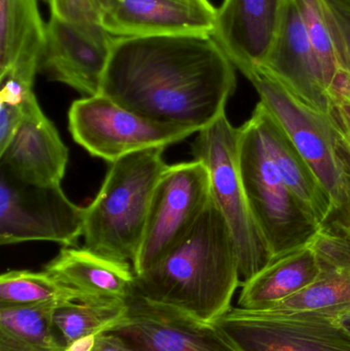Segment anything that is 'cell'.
<instances>
[{"instance_id": "5b68a950", "label": "cell", "mask_w": 350, "mask_h": 351, "mask_svg": "<svg viewBox=\"0 0 350 351\" xmlns=\"http://www.w3.org/2000/svg\"><path fill=\"white\" fill-rule=\"evenodd\" d=\"M238 149L249 204L273 257L310 245L322 225L284 181L251 119L238 128Z\"/></svg>"}, {"instance_id": "4316f807", "label": "cell", "mask_w": 350, "mask_h": 351, "mask_svg": "<svg viewBox=\"0 0 350 351\" xmlns=\"http://www.w3.org/2000/svg\"><path fill=\"white\" fill-rule=\"evenodd\" d=\"M321 271L350 274V230L334 224H324L310 243Z\"/></svg>"}, {"instance_id": "1f68e13d", "label": "cell", "mask_w": 350, "mask_h": 351, "mask_svg": "<svg viewBox=\"0 0 350 351\" xmlns=\"http://www.w3.org/2000/svg\"><path fill=\"white\" fill-rule=\"evenodd\" d=\"M338 322L347 330V331L350 332V309L347 313L341 315L340 317H338Z\"/></svg>"}, {"instance_id": "ba28073f", "label": "cell", "mask_w": 350, "mask_h": 351, "mask_svg": "<svg viewBox=\"0 0 350 351\" xmlns=\"http://www.w3.org/2000/svg\"><path fill=\"white\" fill-rule=\"evenodd\" d=\"M68 121L74 141L110 164L134 152L168 147L195 134L144 119L102 94L73 102Z\"/></svg>"}, {"instance_id": "9a60e30c", "label": "cell", "mask_w": 350, "mask_h": 351, "mask_svg": "<svg viewBox=\"0 0 350 351\" xmlns=\"http://www.w3.org/2000/svg\"><path fill=\"white\" fill-rule=\"evenodd\" d=\"M0 172L14 181L37 187L61 186L68 148L35 99L24 121L0 152Z\"/></svg>"}, {"instance_id": "e575fe53", "label": "cell", "mask_w": 350, "mask_h": 351, "mask_svg": "<svg viewBox=\"0 0 350 351\" xmlns=\"http://www.w3.org/2000/svg\"><path fill=\"white\" fill-rule=\"evenodd\" d=\"M347 1H349V2H350V0H347Z\"/></svg>"}, {"instance_id": "7c38bea8", "label": "cell", "mask_w": 350, "mask_h": 351, "mask_svg": "<svg viewBox=\"0 0 350 351\" xmlns=\"http://www.w3.org/2000/svg\"><path fill=\"white\" fill-rule=\"evenodd\" d=\"M114 37L102 25L84 26L51 14L39 72L86 97L96 96Z\"/></svg>"}, {"instance_id": "d6986e66", "label": "cell", "mask_w": 350, "mask_h": 351, "mask_svg": "<svg viewBox=\"0 0 350 351\" xmlns=\"http://www.w3.org/2000/svg\"><path fill=\"white\" fill-rule=\"evenodd\" d=\"M251 119L258 128L271 160L290 189L321 225L328 222L333 215L332 199L281 123L261 102L255 107Z\"/></svg>"}, {"instance_id": "7a4b0ae2", "label": "cell", "mask_w": 350, "mask_h": 351, "mask_svg": "<svg viewBox=\"0 0 350 351\" xmlns=\"http://www.w3.org/2000/svg\"><path fill=\"white\" fill-rule=\"evenodd\" d=\"M240 286L232 230L212 196L189 234L149 269L136 276V292L214 323L232 307Z\"/></svg>"}, {"instance_id": "9c48e42d", "label": "cell", "mask_w": 350, "mask_h": 351, "mask_svg": "<svg viewBox=\"0 0 350 351\" xmlns=\"http://www.w3.org/2000/svg\"><path fill=\"white\" fill-rule=\"evenodd\" d=\"M86 208L62 190L14 181L0 172V243L51 241L74 247L84 233Z\"/></svg>"}, {"instance_id": "8992f818", "label": "cell", "mask_w": 350, "mask_h": 351, "mask_svg": "<svg viewBox=\"0 0 350 351\" xmlns=\"http://www.w3.org/2000/svg\"><path fill=\"white\" fill-rule=\"evenodd\" d=\"M238 128L226 113L197 133L192 144L195 160L207 167L212 196L223 214L236 245L240 287L256 276L273 254L253 216L238 167Z\"/></svg>"}, {"instance_id": "cb8c5ba5", "label": "cell", "mask_w": 350, "mask_h": 351, "mask_svg": "<svg viewBox=\"0 0 350 351\" xmlns=\"http://www.w3.org/2000/svg\"><path fill=\"white\" fill-rule=\"evenodd\" d=\"M127 301H70L60 303L53 313V326L65 350L76 340L105 333L127 313Z\"/></svg>"}, {"instance_id": "7402d4cb", "label": "cell", "mask_w": 350, "mask_h": 351, "mask_svg": "<svg viewBox=\"0 0 350 351\" xmlns=\"http://www.w3.org/2000/svg\"><path fill=\"white\" fill-rule=\"evenodd\" d=\"M350 309V274L321 271L320 276L293 296L260 313L316 315L336 317Z\"/></svg>"}, {"instance_id": "ffe728a7", "label": "cell", "mask_w": 350, "mask_h": 351, "mask_svg": "<svg viewBox=\"0 0 350 351\" xmlns=\"http://www.w3.org/2000/svg\"><path fill=\"white\" fill-rule=\"evenodd\" d=\"M321 274L310 245L273 258L262 270L242 285L240 308L264 311L312 284Z\"/></svg>"}, {"instance_id": "52a82bcc", "label": "cell", "mask_w": 350, "mask_h": 351, "mask_svg": "<svg viewBox=\"0 0 350 351\" xmlns=\"http://www.w3.org/2000/svg\"><path fill=\"white\" fill-rule=\"evenodd\" d=\"M212 199L207 167L193 162L168 166L152 196L141 247L133 267L136 276L158 263L187 235Z\"/></svg>"}, {"instance_id": "4dcf8cb0", "label": "cell", "mask_w": 350, "mask_h": 351, "mask_svg": "<svg viewBox=\"0 0 350 351\" xmlns=\"http://www.w3.org/2000/svg\"><path fill=\"white\" fill-rule=\"evenodd\" d=\"M92 351H141L129 346L116 334L105 333L97 335L96 343Z\"/></svg>"}, {"instance_id": "6da1fadb", "label": "cell", "mask_w": 350, "mask_h": 351, "mask_svg": "<svg viewBox=\"0 0 350 351\" xmlns=\"http://www.w3.org/2000/svg\"><path fill=\"white\" fill-rule=\"evenodd\" d=\"M234 68L212 36L114 37L100 94L154 123L199 133L225 113Z\"/></svg>"}, {"instance_id": "603a6c76", "label": "cell", "mask_w": 350, "mask_h": 351, "mask_svg": "<svg viewBox=\"0 0 350 351\" xmlns=\"http://www.w3.org/2000/svg\"><path fill=\"white\" fill-rule=\"evenodd\" d=\"M324 70L328 92L347 76L338 28L327 0H292Z\"/></svg>"}, {"instance_id": "5bb4252c", "label": "cell", "mask_w": 350, "mask_h": 351, "mask_svg": "<svg viewBox=\"0 0 350 351\" xmlns=\"http://www.w3.org/2000/svg\"><path fill=\"white\" fill-rule=\"evenodd\" d=\"M286 0H224L217 10L213 37L234 67L263 65L283 21Z\"/></svg>"}, {"instance_id": "f546056e", "label": "cell", "mask_w": 350, "mask_h": 351, "mask_svg": "<svg viewBox=\"0 0 350 351\" xmlns=\"http://www.w3.org/2000/svg\"><path fill=\"white\" fill-rule=\"evenodd\" d=\"M338 28L342 45L343 64L350 76V2L347 0H327Z\"/></svg>"}, {"instance_id": "e0dca14e", "label": "cell", "mask_w": 350, "mask_h": 351, "mask_svg": "<svg viewBox=\"0 0 350 351\" xmlns=\"http://www.w3.org/2000/svg\"><path fill=\"white\" fill-rule=\"evenodd\" d=\"M64 286L76 291L82 301H127L136 291V274L129 262L105 257L86 247H63L45 266Z\"/></svg>"}, {"instance_id": "277c9868", "label": "cell", "mask_w": 350, "mask_h": 351, "mask_svg": "<svg viewBox=\"0 0 350 351\" xmlns=\"http://www.w3.org/2000/svg\"><path fill=\"white\" fill-rule=\"evenodd\" d=\"M310 165L333 202V215L325 224L350 230V166L341 152L328 114L304 102L266 68L240 70Z\"/></svg>"}, {"instance_id": "30bf717a", "label": "cell", "mask_w": 350, "mask_h": 351, "mask_svg": "<svg viewBox=\"0 0 350 351\" xmlns=\"http://www.w3.org/2000/svg\"><path fill=\"white\" fill-rule=\"evenodd\" d=\"M214 324L242 351H350V332L336 317L232 306Z\"/></svg>"}, {"instance_id": "4fadbf2b", "label": "cell", "mask_w": 350, "mask_h": 351, "mask_svg": "<svg viewBox=\"0 0 350 351\" xmlns=\"http://www.w3.org/2000/svg\"><path fill=\"white\" fill-rule=\"evenodd\" d=\"M216 16L210 0H106L101 24L115 37L212 36Z\"/></svg>"}, {"instance_id": "8fae6325", "label": "cell", "mask_w": 350, "mask_h": 351, "mask_svg": "<svg viewBox=\"0 0 350 351\" xmlns=\"http://www.w3.org/2000/svg\"><path fill=\"white\" fill-rule=\"evenodd\" d=\"M107 332L141 351H242L215 324L136 291L125 317Z\"/></svg>"}, {"instance_id": "f1b7e54d", "label": "cell", "mask_w": 350, "mask_h": 351, "mask_svg": "<svg viewBox=\"0 0 350 351\" xmlns=\"http://www.w3.org/2000/svg\"><path fill=\"white\" fill-rule=\"evenodd\" d=\"M53 16L73 24L94 26L101 24L100 12L94 0H47Z\"/></svg>"}, {"instance_id": "ac0fdd59", "label": "cell", "mask_w": 350, "mask_h": 351, "mask_svg": "<svg viewBox=\"0 0 350 351\" xmlns=\"http://www.w3.org/2000/svg\"><path fill=\"white\" fill-rule=\"evenodd\" d=\"M45 40L38 0H0V76L34 84Z\"/></svg>"}, {"instance_id": "484cf974", "label": "cell", "mask_w": 350, "mask_h": 351, "mask_svg": "<svg viewBox=\"0 0 350 351\" xmlns=\"http://www.w3.org/2000/svg\"><path fill=\"white\" fill-rule=\"evenodd\" d=\"M0 152H3L8 142L26 117L31 103L36 99L33 84L23 82L14 76H0Z\"/></svg>"}, {"instance_id": "83f0119b", "label": "cell", "mask_w": 350, "mask_h": 351, "mask_svg": "<svg viewBox=\"0 0 350 351\" xmlns=\"http://www.w3.org/2000/svg\"><path fill=\"white\" fill-rule=\"evenodd\" d=\"M327 110L338 140L341 152L350 166V76L336 82L329 90Z\"/></svg>"}, {"instance_id": "2e32d148", "label": "cell", "mask_w": 350, "mask_h": 351, "mask_svg": "<svg viewBox=\"0 0 350 351\" xmlns=\"http://www.w3.org/2000/svg\"><path fill=\"white\" fill-rule=\"evenodd\" d=\"M261 66L304 102L327 113L329 96L324 70L292 0H286L277 43Z\"/></svg>"}, {"instance_id": "d6a6232c", "label": "cell", "mask_w": 350, "mask_h": 351, "mask_svg": "<svg viewBox=\"0 0 350 351\" xmlns=\"http://www.w3.org/2000/svg\"><path fill=\"white\" fill-rule=\"evenodd\" d=\"M95 4H96L97 8H98L99 12H102L103 8H104L105 3H106V0H94Z\"/></svg>"}, {"instance_id": "3957f363", "label": "cell", "mask_w": 350, "mask_h": 351, "mask_svg": "<svg viewBox=\"0 0 350 351\" xmlns=\"http://www.w3.org/2000/svg\"><path fill=\"white\" fill-rule=\"evenodd\" d=\"M164 149L134 152L111 164L100 191L86 208L82 237L86 249L133 265L154 189L168 166Z\"/></svg>"}, {"instance_id": "d4e9b609", "label": "cell", "mask_w": 350, "mask_h": 351, "mask_svg": "<svg viewBox=\"0 0 350 351\" xmlns=\"http://www.w3.org/2000/svg\"><path fill=\"white\" fill-rule=\"evenodd\" d=\"M82 301L76 291L64 286L47 271L10 270L0 276V306Z\"/></svg>"}, {"instance_id": "44dd1931", "label": "cell", "mask_w": 350, "mask_h": 351, "mask_svg": "<svg viewBox=\"0 0 350 351\" xmlns=\"http://www.w3.org/2000/svg\"><path fill=\"white\" fill-rule=\"evenodd\" d=\"M60 303L0 306V351H65L53 321Z\"/></svg>"}, {"instance_id": "836d02e7", "label": "cell", "mask_w": 350, "mask_h": 351, "mask_svg": "<svg viewBox=\"0 0 350 351\" xmlns=\"http://www.w3.org/2000/svg\"><path fill=\"white\" fill-rule=\"evenodd\" d=\"M43 1L47 2V0H43Z\"/></svg>"}]
</instances>
